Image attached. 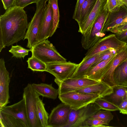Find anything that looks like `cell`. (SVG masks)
Returning a JSON list of instances; mask_svg holds the SVG:
<instances>
[{
    "label": "cell",
    "mask_w": 127,
    "mask_h": 127,
    "mask_svg": "<svg viewBox=\"0 0 127 127\" xmlns=\"http://www.w3.org/2000/svg\"><path fill=\"white\" fill-rule=\"evenodd\" d=\"M28 24L24 8L14 6L6 10L0 16V52L24 39Z\"/></svg>",
    "instance_id": "1"
},
{
    "label": "cell",
    "mask_w": 127,
    "mask_h": 127,
    "mask_svg": "<svg viewBox=\"0 0 127 127\" xmlns=\"http://www.w3.org/2000/svg\"><path fill=\"white\" fill-rule=\"evenodd\" d=\"M109 12L106 2L103 10L92 26L82 34L81 43L82 47L85 49H90L105 35V34L102 33V31Z\"/></svg>",
    "instance_id": "2"
},
{
    "label": "cell",
    "mask_w": 127,
    "mask_h": 127,
    "mask_svg": "<svg viewBox=\"0 0 127 127\" xmlns=\"http://www.w3.org/2000/svg\"><path fill=\"white\" fill-rule=\"evenodd\" d=\"M49 0H38L36 3L35 13L28 27L24 39L28 40L27 47L30 49L36 44V38L45 16L47 8V2Z\"/></svg>",
    "instance_id": "3"
},
{
    "label": "cell",
    "mask_w": 127,
    "mask_h": 127,
    "mask_svg": "<svg viewBox=\"0 0 127 127\" xmlns=\"http://www.w3.org/2000/svg\"><path fill=\"white\" fill-rule=\"evenodd\" d=\"M32 56L46 64L66 61V59L57 51L54 46L48 39L38 43L30 49Z\"/></svg>",
    "instance_id": "4"
},
{
    "label": "cell",
    "mask_w": 127,
    "mask_h": 127,
    "mask_svg": "<svg viewBox=\"0 0 127 127\" xmlns=\"http://www.w3.org/2000/svg\"><path fill=\"white\" fill-rule=\"evenodd\" d=\"M39 96L28 84L24 89V98L28 123V127H42L37 113V102Z\"/></svg>",
    "instance_id": "5"
},
{
    "label": "cell",
    "mask_w": 127,
    "mask_h": 127,
    "mask_svg": "<svg viewBox=\"0 0 127 127\" xmlns=\"http://www.w3.org/2000/svg\"><path fill=\"white\" fill-rule=\"evenodd\" d=\"M62 102L77 110L94 102L97 99L101 98L97 94L80 93L76 91L69 92L58 95Z\"/></svg>",
    "instance_id": "6"
},
{
    "label": "cell",
    "mask_w": 127,
    "mask_h": 127,
    "mask_svg": "<svg viewBox=\"0 0 127 127\" xmlns=\"http://www.w3.org/2000/svg\"><path fill=\"white\" fill-rule=\"evenodd\" d=\"M100 110L94 102L77 110L72 109L65 127H89L86 123L87 121Z\"/></svg>",
    "instance_id": "7"
},
{
    "label": "cell",
    "mask_w": 127,
    "mask_h": 127,
    "mask_svg": "<svg viewBox=\"0 0 127 127\" xmlns=\"http://www.w3.org/2000/svg\"><path fill=\"white\" fill-rule=\"evenodd\" d=\"M127 43L119 40L115 34H111L100 39L92 47L88 50L82 61L111 49L119 50Z\"/></svg>",
    "instance_id": "8"
},
{
    "label": "cell",
    "mask_w": 127,
    "mask_h": 127,
    "mask_svg": "<svg viewBox=\"0 0 127 127\" xmlns=\"http://www.w3.org/2000/svg\"><path fill=\"white\" fill-rule=\"evenodd\" d=\"M46 64L45 71L53 75L60 81L71 78L78 65V64L70 61L54 62Z\"/></svg>",
    "instance_id": "9"
},
{
    "label": "cell",
    "mask_w": 127,
    "mask_h": 127,
    "mask_svg": "<svg viewBox=\"0 0 127 127\" xmlns=\"http://www.w3.org/2000/svg\"><path fill=\"white\" fill-rule=\"evenodd\" d=\"M54 81L59 87L58 95L69 92L76 91L100 82L86 78H69L61 81H58L55 78Z\"/></svg>",
    "instance_id": "10"
},
{
    "label": "cell",
    "mask_w": 127,
    "mask_h": 127,
    "mask_svg": "<svg viewBox=\"0 0 127 127\" xmlns=\"http://www.w3.org/2000/svg\"><path fill=\"white\" fill-rule=\"evenodd\" d=\"M72 109L62 102L54 108L49 115L47 127H65Z\"/></svg>",
    "instance_id": "11"
},
{
    "label": "cell",
    "mask_w": 127,
    "mask_h": 127,
    "mask_svg": "<svg viewBox=\"0 0 127 127\" xmlns=\"http://www.w3.org/2000/svg\"><path fill=\"white\" fill-rule=\"evenodd\" d=\"M10 81L9 73L7 70L3 58L0 59V110L9 102V84Z\"/></svg>",
    "instance_id": "12"
},
{
    "label": "cell",
    "mask_w": 127,
    "mask_h": 127,
    "mask_svg": "<svg viewBox=\"0 0 127 127\" xmlns=\"http://www.w3.org/2000/svg\"><path fill=\"white\" fill-rule=\"evenodd\" d=\"M0 111L21 120L25 124L26 127H28L25 101L24 97H23L22 99L16 103L6 106L0 110Z\"/></svg>",
    "instance_id": "13"
},
{
    "label": "cell",
    "mask_w": 127,
    "mask_h": 127,
    "mask_svg": "<svg viewBox=\"0 0 127 127\" xmlns=\"http://www.w3.org/2000/svg\"><path fill=\"white\" fill-rule=\"evenodd\" d=\"M127 59V44L120 49L113 60L110 67L101 81L111 87L116 85L114 82L113 73L116 67Z\"/></svg>",
    "instance_id": "14"
},
{
    "label": "cell",
    "mask_w": 127,
    "mask_h": 127,
    "mask_svg": "<svg viewBox=\"0 0 127 127\" xmlns=\"http://www.w3.org/2000/svg\"><path fill=\"white\" fill-rule=\"evenodd\" d=\"M53 10L50 1L47 4V8L43 22L36 38V44L47 39L53 26Z\"/></svg>",
    "instance_id": "15"
},
{
    "label": "cell",
    "mask_w": 127,
    "mask_h": 127,
    "mask_svg": "<svg viewBox=\"0 0 127 127\" xmlns=\"http://www.w3.org/2000/svg\"><path fill=\"white\" fill-rule=\"evenodd\" d=\"M116 55L92 68L87 73L85 78L98 82L101 81L110 67L112 61Z\"/></svg>",
    "instance_id": "16"
},
{
    "label": "cell",
    "mask_w": 127,
    "mask_h": 127,
    "mask_svg": "<svg viewBox=\"0 0 127 127\" xmlns=\"http://www.w3.org/2000/svg\"><path fill=\"white\" fill-rule=\"evenodd\" d=\"M127 16V8L124 5L122 6L118 11L110 12L108 19L103 27L102 33L105 34L106 32L110 31L113 28L120 25Z\"/></svg>",
    "instance_id": "17"
},
{
    "label": "cell",
    "mask_w": 127,
    "mask_h": 127,
    "mask_svg": "<svg viewBox=\"0 0 127 127\" xmlns=\"http://www.w3.org/2000/svg\"><path fill=\"white\" fill-rule=\"evenodd\" d=\"M107 1V0H97L87 19L79 25V32L82 34L85 33L92 26L103 10Z\"/></svg>",
    "instance_id": "18"
},
{
    "label": "cell",
    "mask_w": 127,
    "mask_h": 127,
    "mask_svg": "<svg viewBox=\"0 0 127 127\" xmlns=\"http://www.w3.org/2000/svg\"><path fill=\"white\" fill-rule=\"evenodd\" d=\"M82 93L97 94L101 98H103L110 95L113 92L112 87L103 82H100L76 91Z\"/></svg>",
    "instance_id": "19"
},
{
    "label": "cell",
    "mask_w": 127,
    "mask_h": 127,
    "mask_svg": "<svg viewBox=\"0 0 127 127\" xmlns=\"http://www.w3.org/2000/svg\"><path fill=\"white\" fill-rule=\"evenodd\" d=\"M31 85L33 89L39 96L55 99L59 95L58 89L53 87L52 84L33 83Z\"/></svg>",
    "instance_id": "20"
},
{
    "label": "cell",
    "mask_w": 127,
    "mask_h": 127,
    "mask_svg": "<svg viewBox=\"0 0 127 127\" xmlns=\"http://www.w3.org/2000/svg\"><path fill=\"white\" fill-rule=\"evenodd\" d=\"M100 54V53L95 55L85 61H82L78 64V67L70 78H85L86 74L99 57Z\"/></svg>",
    "instance_id": "21"
},
{
    "label": "cell",
    "mask_w": 127,
    "mask_h": 127,
    "mask_svg": "<svg viewBox=\"0 0 127 127\" xmlns=\"http://www.w3.org/2000/svg\"><path fill=\"white\" fill-rule=\"evenodd\" d=\"M113 78L116 85L127 86V59L115 68Z\"/></svg>",
    "instance_id": "22"
},
{
    "label": "cell",
    "mask_w": 127,
    "mask_h": 127,
    "mask_svg": "<svg viewBox=\"0 0 127 127\" xmlns=\"http://www.w3.org/2000/svg\"><path fill=\"white\" fill-rule=\"evenodd\" d=\"M113 92L108 96L110 100L118 106L127 98V86L115 85L112 87Z\"/></svg>",
    "instance_id": "23"
},
{
    "label": "cell",
    "mask_w": 127,
    "mask_h": 127,
    "mask_svg": "<svg viewBox=\"0 0 127 127\" xmlns=\"http://www.w3.org/2000/svg\"><path fill=\"white\" fill-rule=\"evenodd\" d=\"M0 126L1 127H26L21 120L0 111Z\"/></svg>",
    "instance_id": "24"
},
{
    "label": "cell",
    "mask_w": 127,
    "mask_h": 127,
    "mask_svg": "<svg viewBox=\"0 0 127 127\" xmlns=\"http://www.w3.org/2000/svg\"><path fill=\"white\" fill-rule=\"evenodd\" d=\"M97 0H85L81 10L80 17L78 22L79 25L85 21L88 18L93 9Z\"/></svg>",
    "instance_id": "25"
},
{
    "label": "cell",
    "mask_w": 127,
    "mask_h": 127,
    "mask_svg": "<svg viewBox=\"0 0 127 127\" xmlns=\"http://www.w3.org/2000/svg\"><path fill=\"white\" fill-rule=\"evenodd\" d=\"M44 105L39 97L37 102V115L42 127H47L49 115L45 109Z\"/></svg>",
    "instance_id": "26"
},
{
    "label": "cell",
    "mask_w": 127,
    "mask_h": 127,
    "mask_svg": "<svg viewBox=\"0 0 127 127\" xmlns=\"http://www.w3.org/2000/svg\"><path fill=\"white\" fill-rule=\"evenodd\" d=\"M28 68L33 71H45L47 68L46 64L34 56H32L27 61Z\"/></svg>",
    "instance_id": "27"
},
{
    "label": "cell",
    "mask_w": 127,
    "mask_h": 127,
    "mask_svg": "<svg viewBox=\"0 0 127 127\" xmlns=\"http://www.w3.org/2000/svg\"><path fill=\"white\" fill-rule=\"evenodd\" d=\"M53 10V26L49 37H51L55 33L59 26L60 14L58 4V0H49Z\"/></svg>",
    "instance_id": "28"
},
{
    "label": "cell",
    "mask_w": 127,
    "mask_h": 127,
    "mask_svg": "<svg viewBox=\"0 0 127 127\" xmlns=\"http://www.w3.org/2000/svg\"><path fill=\"white\" fill-rule=\"evenodd\" d=\"M94 102L101 109L110 111L119 110L117 106L103 98H98Z\"/></svg>",
    "instance_id": "29"
},
{
    "label": "cell",
    "mask_w": 127,
    "mask_h": 127,
    "mask_svg": "<svg viewBox=\"0 0 127 127\" xmlns=\"http://www.w3.org/2000/svg\"><path fill=\"white\" fill-rule=\"evenodd\" d=\"M9 52L13 55V57L17 58L24 59L25 57L28 55L31 51L30 49L25 48L20 45H12Z\"/></svg>",
    "instance_id": "30"
},
{
    "label": "cell",
    "mask_w": 127,
    "mask_h": 127,
    "mask_svg": "<svg viewBox=\"0 0 127 127\" xmlns=\"http://www.w3.org/2000/svg\"><path fill=\"white\" fill-rule=\"evenodd\" d=\"M113 116L110 111L105 110L98 111L90 118L102 120L106 123L108 125L110 121L113 120Z\"/></svg>",
    "instance_id": "31"
},
{
    "label": "cell",
    "mask_w": 127,
    "mask_h": 127,
    "mask_svg": "<svg viewBox=\"0 0 127 127\" xmlns=\"http://www.w3.org/2000/svg\"><path fill=\"white\" fill-rule=\"evenodd\" d=\"M120 50H117L114 49H111L100 53L99 57L92 65L91 68L99 63L108 59L117 54Z\"/></svg>",
    "instance_id": "32"
},
{
    "label": "cell",
    "mask_w": 127,
    "mask_h": 127,
    "mask_svg": "<svg viewBox=\"0 0 127 127\" xmlns=\"http://www.w3.org/2000/svg\"><path fill=\"white\" fill-rule=\"evenodd\" d=\"M107 4L109 10L111 12L118 11L124 5L121 0H107Z\"/></svg>",
    "instance_id": "33"
},
{
    "label": "cell",
    "mask_w": 127,
    "mask_h": 127,
    "mask_svg": "<svg viewBox=\"0 0 127 127\" xmlns=\"http://www.w3.org/2000/svg\"><path fill=\"white\" fill-rule=\"evenodd\" d=\"M89 127H109L104 125H107L104 121L98 119L90 118L86 122Z\"/></svg>",
    "instance_id": "34"
},
{
    "label": "cell",
    "mask_w": 127,
    "mask_h": 127,
    "mask_svg": "<svg viewBox=\"0 0 127 127\" xmlns=\"http://www.w3.org/2000/svg\"><path fill=\"white\" fill-rule=\"evenodd\" d=\"M85 0H77L72 18L77 23L79 19L81 7Z\"/></svg>",
    "instance_id": "35"
},
{
    "label": "cell",
    "mask_w": 127,
    "mask_h": 127,
    "mask_svg": "<svg viewBox=\"0 0 127 127\" xmlns=\"http://www.w3.org/2000/svg\"><path fill=\"white\" fill-rule=\"evenodd\" d=\"M38 0H15L13 6H15L24 8L30 4L33 3H36Z\"/></svg>",
    "instance_id": "36"
},
{
    "label": "cell",
    "mask_w": 127,
    "mask_h": 127,
    "mask_svg": "<svg viewBox=\"0 0 127 127\" xmlns=\"http://www.w3.org/2000/svg\"><path fill=\"white\" fill-rule=\"evenodd\" d=\"M127 30V22L123 23L118 26L110 30L111 32L115 34Z\"/></svg>",
    "instance_id": "37"
},
{
    "label": "cell",
    "mask_w": 127,
    "mask_h": 127,
    "mask_svg": "<svg viewBox=\"0 0 127 127\" xmlns=\"http://www.w3.org/2000/svg\"><path fill=\"white\" fill-rule=\"evenodd\" d=\"M115 34L119 40L127 43V30L119 32Z\"/></svg>",
    "instance_id": "38"
},
{
    "label": "cell",
    "mask_w": 127,
    "mask_h": 127,
    "mask_svg": "<svg viewBox=\"0 0 127 127\" xmlns=\"http://www.w3.org/2000/svg\"><path fill=\"white\" fill-rule=\"evenodd\" d=\"M118 107L120 113L127 114V98L123 100Z\"/></svg>",
    "instance_id": "39"
},
{
    "label": "cell",
    "mask_w": 127,
    "mask_h": 127,
    "mask_svg": "<svg viewBox=\"0 0 127 127\" xmlns=\"http://www.w3.org/2000/svg\"><path fill=\"white\" fill-rule=\"evenodd\" d=\"M4 9L7 10L13 6L15 0H1Z\"/></svg>",
    "instance_id": "40"
},
{
    "label": "cell",
    "mask_w": 127,
    "mask_h": 127,
    "mask_svg": "<svg viewBox=\"0 0 127 127\" xmlns=\"http://www.w3.org/2000/svg\"><path fill=\"white\" fill-rule=\"evenodd\" d=\"M123 3L125 5L127 8V0H121Z\"/></svg>",
    "instance_id": "41"
},
{
    "label": "cell",
    "mask_w": 127,
    "mask_h": 127,
    "mask_svg": "<svg viewBox=\"0 0 127 127\" xmlns=\"http://www.w3.org/2000/svg\"><path fill=\"white\" fill-rule=\"evenodd\" d=\"M126 22H127V16L124 19L122 23Z\"/></svg>",
    "instance_id": "42"
}]
</instances>
